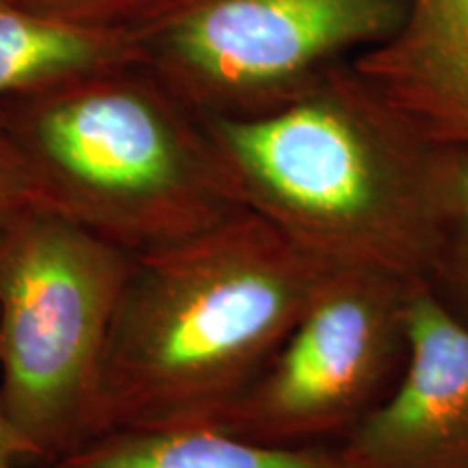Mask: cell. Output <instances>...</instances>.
Returning a JSON list of instances; mask_svg holds the SVG:
<instances>
[{
    "label": "cell",
    "mask_w": 468,
    "mask_h": 468,
    "mask_svg": "<svg viewBox=\"0 0 468 468\" xmlns=\"http://www.w3.org/2000/svg\"><path fill=\"white\" fill-rule=\"evenodd\" d=\"M408 338L395 388L338 449L349 468H468V325L417 284Z\"/></svg>",
    "instance_id": "obj_7"
},
{
    "label": "cell",
    "mask_w": 468,
    "mask_h": 468,
    "mask_svg": "<svg viewBox=\"0 0 468 468\" xmlns=\"http://www.w3.org/2000/svg\"><path fill=\"white\" fill-rule=\"evenodd\" d=\"M330 267L243 207L134 256L104 354L98 436L207 427L265 371Z\"/></svg>",
    "instance_id": "obj_1"
},
{
    "label": "cell",
    "mask_w": 468,
    "mask_h": 468,
    "mask_svg": "<svg viewBox=\"0 0 468 468\" xmlns=\"http://www.w3.org/2000/svg\"><path fill=\"white\" fill-rule=\"evenodd\" d=\"M33 468H349L338 444L278 447L213 427L120 430Z\"/></svg>",
    "instance_id": "obj_9"
},
{
    "label": "cell",
    "mask_w": 468,
    "mask_h": 468,
    "mask_svg": "<svg viewBox=\"0 0 468 468\" xmlns=\"http://www.w3.org/2000/svg\"><path fill=\"white\" fill-rule=\"evenodd\" d=\"M0 3L72 25L134 31L165 0H0Z\"/></svg>",
    "instance_id": "obj_12"
},
{
    "label": "cell",
    "mask_w": 468,
    "mask_h": 468,
    "mask_svg": "<svg viewBox=\"0 0 468 468\" xmlns=\"http://www.w3.org/2000/svg\"><path fill=\"white\" fill-rule=\"evenodd\" d=\"M414 286L332 265L265 371L207 427L278 447L341 442L406 367Z\"/></svg>",
    "instance_id": "obj_6"
},
{
    "label": "cell",
    "mask_w": 468,
    "mask_h": 468,
    "mask_svg": "<svg viewBox=\"0 0 468 468\" xmlns=\"http://www.w3.org/2000/svg\"><path fill=\"white\" fill-rule=\"evenodd\" d=\"M134 254L31 204L0 226V406L44 462L98 436V395Z\"/></svg>",
    "instance_id": "obj_4"
},
{
    "label": "cell",
    "mask_w": 468,
    "mask_h": 468,
    "mask_svg": "<svg viewBox=\"0 0 468 468\" xmlns=\"http://www.w3.org/2000/svg\"><path fill=\"white\" fill-rule=\"evenodd\" d=\"M35 204V196L14 148L0 131V226Z\"/></svg>",
    "instance_id": "obj_13"
},
{
    "label": "cell",
    "mask_w": 468,
    "mask_h": 468,
    "mask_svg": "<svg viewBox=\"0 0 468 468\" xmlns=\"http://www.w3.org/2000/svg\"><path fill=\"white\" fill-rule=\"evenodd\" d=\"M410 0H165L134 28L144 61L204 117L273 111L393 37Z\"/></svg>",
    "instance_id": "obj_5"
},
{
    "label": "cell",
    "mask_w": 468,
    "mask_h": 468,
    "mask_svg": "<svg viewBox=\"0 0 468 468\" xmlns=\"http://www.w3.org/2000/svg\"><path fill=\"white\" fill-rule=\"evenodd\" d=\"M35 204L144 254L241 208L204 117L142 58L0 98Z\"/></svg>",
    "instance_id": "obj_3"
},
{
    "label": "cell",
    "mask_w": 468,
    "mask_h": 468,
    "mask_svg": "<svg viewBox=\"0 0 468 468\" xmlns=\"http://www.w3.org/2000/svg\"><path fill=\"white\" fill-rule=\"evenodd\" d=\"M420 284L468 325V148H442L436 237Z\"/></svg>",
    "instance_id": "obj_11"
},
{
    "label": "cell",
    "mask_w": 468,
    "mask_h": 468,
    "mask_svg": "<svg viewBox=\"0 0 468 468\" xmlns=\"http://www.w3.org/2000/svg\"><path fill=\"white\" fill-rule=\"evenodd\" d=\"M42 464V458L16 430L0 406V468H33Z\"/></svg>",
    "instance_id": "obj_14"
},
{
    "label": "cell",
    "mask_w": 468,
    "mask_h": 468,
    "mask_svg": "<svg viewBox=\"0 0 468 468\" xmlns=\"http://www.w3.org/2000/svg\"><path fill=\"white\" fill-rule=\"evenodd\" d=\"M204 122L243 208L327 265L423 282L442 148L354 61L267 113Z\"/></svg>",
    "instance_id": "obj_2"
},
{
    "label": "cell",
    "mask_w": 468,
    "mask_h": 468,
    "mask_svg": "<svg viewBox=\"0 0 468 468\" xmlns=\"http://www.w3.org/2000/svg\"><path fill=\"white\" fill-rule=\"evenodd\" d=\"M142 58L134 31L52 20L0 3V98Z\"/></svg>",
    "instance_id": "obj_10"
},
{
    "label": "cell",
    "mask_w": 468,
    "mask_h": 468,
    "mask_svg": "<svg viewBox=\"0 0 468 468\" xmlns=\"http://www.w3.org/2000/svg\"><path fill=\"white\" fill-rule=\"evenodd\" d=\"M354 66L420 137L468 148V0H410L393 37Z\"/></svg>",
    "instance_id": "obj_8"
}]
</instances>
